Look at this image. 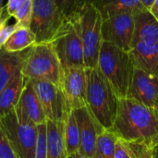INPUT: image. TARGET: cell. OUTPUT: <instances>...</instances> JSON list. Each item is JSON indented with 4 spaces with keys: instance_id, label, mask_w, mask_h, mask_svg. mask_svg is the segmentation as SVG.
<instances>
[{
    "instance_id": "ba28073f",
    "label": "cell",
    "mask_w": 158,
    "mask_h": 158,
    "mask_svg": "<svg viewBox=\"0 0 158 158\" xmlns=\"http://www.w3.org/2000/svg\"><path fill=\"white\" fill-rule=\"evenodd\" d=\"M64 22L54 0H32L30 29L35 35V44L51 42Z\"/></svg>"
},
{
    "instance_id": "ffe728a7",
    "label": "cell",
    "mask_w": 158,
    "mask_h": 158,
    "mask_svg": "<svg viewBox=\"0 0 158 158\" xmlns=\"http://www.w3.org/2000/svg\"><path fill=\"white\" fill-rule=\"evenodd\" d=\"M47 156L46 158H68L64 142V121L46 120Z\"/></svg>"
},
{
    "instance_id": "8fae6325",
    "label": "cell",
    "mask_w": 158,
    "mask_h": 158,
    "mask_svg": "<svg viewBox=\"0 0 158 158\" xmlns=\"http://www.w3.org/2000/svg\"><path fill=\"white\" fill-rule=\"evenodd\" d=\"M134 15L129 13L117 14L103 19V41L113 44L118 47L131 50L134 35Z\"/></svg>"
},
{
    "instance_id": "7a4b0ae2",
    "label": "cell",
    "mask_w": 158,
    "mask_h": 158,
    "mask_svg": "<svg viewBox=\"0 0 158 158\" xmlns=\"http://www.w3.org/2000/svg\"><path fill=\"white\" fill-rule=\"evenodd\" d=\"M87 107L105 130H110L116 119L118 97L99 68L86 69Z\"/></svg>"
},
{
    "instance_id": "7402d4cb",
    "label": "cell",
    "mask_w": 158,
    "mask_h": 158,
    "mask_svg": "<svg viewBox=\"0 0 158 158\" xmlns=\"http://www.w3.org/2000/svg\"><path fill=\"white\" fill-rule=\"evenodd\" d=\"M36 43V38L30 28L19 26L5 43L3 48L9 53H19L29 49Z\"/></svg>"
},
{
    "instance_id": "ac0fdd59",
    "label": "cell",
    "mask_w": 158,
    "mask_h": 158,
    "mask_svg": "<svg viewBox=\"0 0 158 158\" xmlns=\"http://www.w3.org/2000/svg\"><path fill=\"white\" fill-rule=\"evenodd\" d=\"M94 5L101 13L103 19L122 13L136 15L146 9L141 0H95Z\"/></svg>"
},
{
    "instance_id": "1f68e13d",
    "label": "cell",
    "mask_w": 158,
    "mask_h": 158,
    "mask_svg": "<svg viewBox=\"0 0 158 158\" xmlns=\"http://www.w3.org/2000/svg\"><path fill=\"white\" fill-rule=\"evenodd\" d=\"M141 2H142L143 6H144V8H146V9L149 10L151 8V6H153L155 0H141Z\"/></svg>"
},
{
    "instance_id": "e0dca14e",
    "label": "cell",
    "mask_w": 158,
    "mask_h": 158,
    "mask_svg": "<svg viewBox=\"0 0 158 158\" xmlns=\"http://www.w3.org/2000/svg\"><path fill=\"white\" fill-rule=\"evenodd\" d=\"M28 51L29 49L19 53H9L4 48L0 49V93L21 70Z\"/></svg>"
},
{
    "instance_id": "7c38bea8",
    "label": "cell",
    "mask_w": 158,
    "mask_h": 158,
    "mask_svg": "<svg viewBox=\"0 0 158 158\" xmlns=\"http://www.w3.org/2000/svg\"><path fill=\"white\" fill-rule=\"evenodd\" d=\"M157 95L158 76L133 66L127 98L136 100L154 108Z\"/></svg>"
},
{
    "instance_id": "836d02e7",
    "label": "cell",
    "mask_w": 158,
    "mask_h": 158,
    "mask_svg": "<svg viewBox=\"0 0 158 158\" xmlns=\"http://www.w3.org/2000/svg\"><path fill=\"white\" fill-rule=\"evenodd\" d=\"M71 158H89L88 156H86L85 155H82V154H81V153H78V154H76L74 156H72Z\"/></svg>"
},
{
    "instance_id": "3957f363",
    "label": "cell",
    "mask_w": 158,
    "mask_h": 158,
    "mask_svg": "<svg viewBox=\"0 0 158 158\" xmlns=\"http://www.w3.org/2000/svg\"><path fill=\"white\" fill-rule=\"evenodd\" d=\"M97 67L112 85L118 99L127 97L133 69L130 52L104 41Z\"/></svg>"
},
{
    "instance_id": "cb8c5ba5",
    "label": "cell",
    "mask_w": 158,
    "mask_h": 158,
    "mask_svg": "<svg viewBox=\"0 0 158 158\" xmlns=\"http://www.w3.org/2000/svg\"><path fill=\"white\" fill-rule=\"evenodd\" d=\"M65 21L76 19L95 0H54Z\"/></svg>"
},
{
    "instance_id": "4fadbf2b",
    "label": "cell",
    "mask_w": 158,
    "mask_h": 158,
    "mask_svg": "<svg viewBox=\"0 0 158 158\" xmlns=\"http://www.w3.org/2000/svg\"><path fill=\"white\" fill-rule=\"evenodd\" d=\"M74 112L80 128L81 148L79 153L89 158H94L98 134L105 129L96 121L87 106L74 110Z\"/></svg>"
},
{
    "instance_id": "2e32d148",
    "label": "cell",
    "mask_w": 158,
    "mask_h": 158,
    "mask_svg": "<svg viewBox=\"0 0 158 158\" xmlns=\"http://www.w3.org/2000/svg\"><path fill=\"white\" fill-rule=\"evenodd\" d=\"M134 21L133 41L158 43V20L148 9H143L134 15Z\"/></svg>"
},
{
    "instance_id": "8992f818",
    "label": "cell",
    "mask_w": 158,
    "mask_h": 158,
    "mask_svg": "<svg viewBox=\"0 0 158 158\" xmlns=\"http://www.w3.org/2000/svg\"><path fill=\"white\" fill-rule=\"evenodd\" d=\"M51 44L62 69L71 67L85 68L79 18L65 21L51 41Z\"/></svg>"
},
{
    "instance_id": "44dd1931",
    "label": "cell",
    "mask_w": 158,
    "mask_h": 158,
    "mask_svg": "<svg viewBox=\"0 0 158 158\" xmlns=\"http://www.w3.org/2000/svg\"><path fill=\"white\" fill-rule=\"evenodd\" d=\"M64 142L68 158H71L80 152V128L74 110L68 113L64 121Z\"/></svg>"
},
{
    "instance_id": "5b68a950",
    "label": "cell",
    "mask_w": 158,
    "mask_h": 158,
    "mask_svg": "<svg viewBox=\"0 0 158 158\" xmlns=\"http://www.w3.org/2000/svg\"><path fill=\"white\" fill-rule=\"evenodd\" d=\"M0 129L19 158H34L38 129L14 108L0 118Z\"/></svg>"
},
{
    "instance_id": "5bb4252c",
    "label": "cell",
    "mask_w": 158,
    "mask_h": 158,
    "mask_svg": "<svg viewBox=\"0 0 158 158\" xmlns=\"http://www.w3.org/2000/svg\"><path fill=\"white\" fill-rule=\"evenodd\" d=\"M14 109L37 126L45 123L47 120L31 80L25 79L23 90Z\"/></svg>"
},
{
    "instance_id": "484cf974",
    "label": "cell",
    "mask_w": 158,
    "mask_h": 158,
    "mask_svg": "<svg viewBox=\"0 0 158 158\" xmlns=\"http://www.w3.org/2000/svg\"><path fill=\"white\" fill-rule=\"evenodd\" d=\"M9 18L10 17L6 13V6H3L2 9L0 10V49L3 48L5 43L8 39V37L19 27V25L17 23L7 24Z\"/></svg>"
},
{
    "instance_id": "83f0119b",
    "label": "cell",
    "mask_w": 158,
    "mask_h": 158,
    "mask_svg": "<svg viewBox=\"0 0 158 158\" xmlns=\"http://www.w3.org/2000/svg\"><path fill=\"white\" fill-rule=\"evenodd\" d=\"M114 158H138L129 142L118 139L116 143Z\"/></svg>"
},
{
    "instance_id": "f546056e",
    "label": "cell",
    "mask_w": 158,
    "mask_h": 158,
    "mask_svg": "<svg viewBox=\"0 0 158 158\" xmlns=\"http://www.w3.org/2000/svg\"><path fill=\"white\" fill-rule=\"evenodd\" d=\"M149 11L152 13V15L158 20V0H155L153 6L149 9Z\"/></svg>"
},
{
    "instance_id": "4316f807",
    "label": "cell",
    "mask_w": 158,
    "mask_h": 158,
    "mask_svg": "<svg viewBox=\"0 0 158 158\" xmlns=\"http://www.w3.org/2000/svg\"><path fill=\"white\" fill-rule=\"evenodd\" d=\"M38 138L34 158H46L47 156V128L46 122L37 126Z\"/></svg>"
},
{
    "instance_id": "4dcf8cb0",
    "label": "cell",
    "mask_w": 158,
    "mask_h": 158,
    "mask_svg": "<svg viewBox=\"0 0 158 158\" xmlns=\"http://www.w3.org/2000/svg\"><path fill=\"white\" fill-rule=\"evenodd\" d=\"M152 158H158V140L153 144L152 148Z\"/></svg>"
},
{
    "instance_id": "6da1fadb",
    "label": "cell",
    "mask_w": 158,
    "mask_h": 158,
    "mask_svg": "<svg viewBox=\"0 0 158 158\" xmlns=\"http://www.w3.org/2000/svg\"><path fill=\"white\" fill-rule=\"evenodd\" d=\"M110 131L118 139L152 147L158 140V119L155 109L136 100L121 98Z\"/></svg>"
},
{
    "instance_id": "d6986e66",
    "label": "cell",
    "mask_w": 158,
    "mask_h": 158,
    "mask_svg": "<svg viewBox=\"0 0 158 158\" xmlns=\"http://www.w3.org/2000/svg\"><path fill=\"white\" fill-rule=\"evenodd\" d=\"M25 84V78L21 70L0 93V118L10 112L18 104Z\"/></svg>"
},
{
    "instance_id": "9c48e42d",
    "label": "cell",
    "mask_w": 158,
    "mask_h": 158,
    "mask_svg": "<svg viewBox=\"0 0 158 158\" xmlns=\"http://www.w3.org/2000/svg\"><path fill=\"white\" fill-rule=\"evenodd\" d=\"M59 88L69 111L87 106V73L86 68H63Z\"/></svg>"
},
{
    "instance_id": "e575fe53",
    "label": "cell",
    "mask_w": 158,
    "mask_h": 158,
    "mask_svg": "<svg viewBox=\"0 0 158 158\" xmlns=\"http://www.w3.org/2000/svg\"><path fill=\"white\" fill-rule=\"evenodd\" d=\"M3 7V0H0V10L2 9Z\"/></svg>"
},
{
    "instance_id": "f1b7e54d",
    "label": "cell",
    "mask_w": 158,
    "mask_h": 158,
    "mask_svg": "<svg viewBox=\"0 0 158 158\" xmlns=\"http://www.w3.org/2000/svg\"><path fill=\"white\" fill-rule=\"evenodd\" d=\"M0 158H19L1 129H0Z\"/></svg>"
},
{
    "instance_id": "30bf717a",
    "label": "cell",
    "mask_w": 158,
    "mask_h": 158,
    "mask_svg": "<svg viewBox=\"0 0 158 158\" xmlns=\"http://www.w3.org/2000/svg\"><path fill=\"white\" fill-rule=\"evenodd\" d=\"M31 81L40 100L46 119L54 122L65 121L69 111L67 108L59 86L45 80H31Z\"/></svg>"
},
{
    "instance_id": "d4e9b609",
    "label": "cell",
    "mask_w": 158,
    "mask_h": 158,
    "mask_svg": "<svg viewBox=\"0 0 158 158\" xmlns=\"http://www.w3.org/2000/svg\"><path fill=\"white\" fill-rule=\"evenodd\" d=\"M118 140L117 135L110 130L102 131L97 137L94 158H114Z\"/></svg>"
},
{
    "instance_id": "d6a6232c",
    "label": "cell",
    "mask_w": 158,
    "mask_h": 158,
    "mask_svg": "<svg viewBox=\"0 0 158 158\" xmlns=\"http://www.w3.org/2000/svg\"><path fill=\"white\" fill-rule=\"evenodd\" d=\"M154 109H155V112L156 114V117H157L158 119V95L156 97V103H155V106H154Z\"/></svg>"
},
{
    "instance_id": "52a82bcc",
    "label": "cell",
    "mask_w": 158,
    "mask_h": 158,
    "mask_svg": "<svg viewBox=\"0 0 158 158\" xmlns=\"http://www.w3.org/2000/svg\"><path fill=\"white\" fill-rule=\"evenodd\" d=\"M79 22L85 68H96L98 65L99 53L104 42L102 37L103 17L94 5H92L80 15Z\"/></svg>"
},
{
    "instance_id": "277c9868",
    "label": "cell",
    "mask_w": 158,
    "mask_h": 158,
    "mask_svg": "<svg viewBox=\"0 0 158 158\" xmlns=\"http://www.w3.org/2000/svg\"><path fill=\"white\" fill-rule=\"evenodd\" d=\"M22 75L28 80H45L59 86L62 67L51 44H34L24 59Z\"/></svg>"
},
{
    "instance_id": "603a6c76",
    "label": "cell",
    "mask_w": 158,
    "mask_h": 158,
    "mask_svg": "<svg viewBox=\"0 0 158 158\" xmlns=\"http://www.w3.org/2000/svg\"><path fill=\"white\" fill-rule=\"evenodd\" d=\"M6 10L20 27L30 28L32 14V0H8Z\"/></svg>"
},
{
    "instance_id": "9a60e30c",
    "label": "cell",
    "mask_w": 158,
    "mask_h": 158,
    "mask_svg": "<svg viewBox=\"0 0 158 158\" xmlns=\"http://www.w3.org/2000/svg\"><path fill=\"white\" fill-rule=\"evenodd\" d=\"M130 54L134 67L158 76V43L133 41Z\"/></svg>"
}]
</instances>
